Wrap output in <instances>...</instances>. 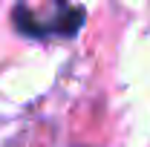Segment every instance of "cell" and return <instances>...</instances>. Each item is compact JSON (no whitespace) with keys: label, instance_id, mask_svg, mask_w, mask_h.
I'll return each mask as SVG.
<instances>
[{"label":"cell","instance_id":"obj_1","mask_svg":"<svg viewBox=\"0 0 150 147\" xmlns=\"http://www.w3.org/2000/svg\"><path fill=\"white\" fill-rule=\"evenodd\" d=\"M15 26L32 37L49 35H69L81 26L84 9L67 3H23L15 9Z\"/></svg>","mask_w":150,"mask_h":147}]
</instances>
